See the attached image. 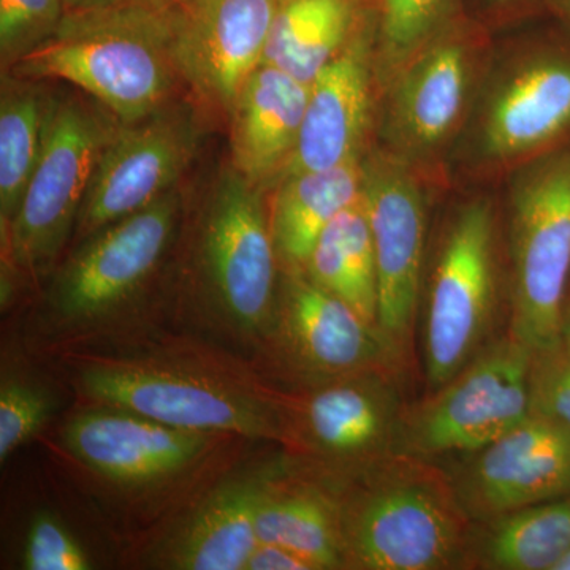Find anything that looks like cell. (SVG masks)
<instances>
[{"label": "cell", "mask_w": 570, "mask_h": 570, "mask_svg": "<svg viewBox=\"0 0 570 570\" xmlns=\"http://www.w3.org/2000/svg\"><path fill=\"white\" fill-rule=\"evenodd\" d=\"M171 0L115 2L67 11L47 40L9 69L17 80H62L121 124L171 102L179 78L170 50Z\"/></svg>", "instance_id": "obj_1"}, {"label": "cell", "mask_w": 570, "mask_h": 570, "mask_svg": "<svg viewBox=\"0 0 570 570\" xmlns=\"http://www.w3.org/2000/svg\"><path fill=\"white\" fill-rule=\"evenodd\" d=\"M469 527L449 475L404 453L376 460L367 490L341 521L346 562L366 570L464 568Z\"/></svg>", "instance_id": "obj_2"}, {"label": "cell", "mask_w": 570, "mask_h": 570, "mask_svg": "<svg viewBox=\"0 0 570 570\" xmlns=\"http://www.w3.org/2000/svg\"><path fill=\"white\" fill-rule=\"evenodd\" d=\"M510 336L534 356L561 348L570 276V151L540 157L512 194Z\"/></svg>", "instance_id": "obj_3"}, {"label": "cell", "mask_w": 570, "mask_h": 570, "mask_svg": "<svg viewBox=\"0 0 570 570\" xmlns=\"http://www.w3.org/2000/svg\"><path fill=\"white\" fill-rule=\"evenodd\" d=\"M119 126L91 97H50L39 163L9 228L11 255L22 268H47L66 245Z\"/></svg>", "instance_id": "obj_4"}, {"label": "cell", "mask_w": 570, "mask_h": 570, "mask_svg": "<svg viewBox=\"0 0 570 570\" xmlns=\"http://www.w3.org/2000/svg\"><path fill=\"white\" fill-rule=\"evenodd\" d=\"M534 354L508 336L483 347L434 395L406 411L397 453H474L530 417Z\"/></svg>", "instance_id": "obj_5"}, {"label": "cell", "mask_w": 570, "mask_h": 570, "mask_svg": "<svg viewBox=\"0 0 570 570\" xmlns=\"http://www.w3.org/2000/svg\"><path fill=\"white\" fill-rule=\"evenodd\" d=\"M497 303L493 208L474 200L453 217L431 276L423 351L433 392L489 346Z\"/></svg>", "instance_id": "obj_6"}, {"label": "cell", "mask_w": 570, "mask_h": 570, "mask_svg": "<svg viewBox=\"0 0 570 570\" xmlns=\"http://www.w3.org/2000/svg\"><path fill=\"white\" fill-rule=\"evenodd\" d=\"M198 141L193 108L168 102L130 124H121L100 157L77 232L92 236L175 190Z\"/></svg>", "instance_id": "obj_7"}, {"label": "cell", "mask_w": 570, "mask_h": 570, "mask_svg": "<svg viewBox=\"0 0 570 570\" xmlns=\"http://www.w3.org/2000/svg\"><path fill=\"white\" fill-rule=\"evenodd\" d=\"M276 9L277 0H171V58L198 99L230 112L264 63Z\"/></svg>", "instance_id": "obj_8"}, {"label": "cell", "mask_w": 570, "mask_h": 570, "mask_svg": "<svg viewBox=\"0 0 570 570\" xmlns=\"http://www.w3.org/2000/svg\"><path fill=\"white\" fill-rule=\"evenodd\" d=\"M276 255L261 186L227 168L206 213L204 261L217 298L243 328H264L272 317Z\"/></svg>", "instance_id": "obj_9"}, {"label": "cell", "mask_w": 570, "mask_h": 570, "mask_svg": "<svg viewBox=\"0 0 570 570\" xmlns=\"http://www.w3.org/2000/svg\"><path fill=\"white\" fill-rule=\"evenodd\" d=\"M362 194L376 253L377 326L403 354L422 292V190L406 160L377 156L363 164Z\"/></svg>", "instance_id": "obj_10"}, {"label": "cell", "mask_w": 570, "mask_h": 570, "mask_svg": "<svg viewBox=\"0 0 570 570\" xmlns=\"http://www.w3.org/2000/svg\"><path fill=\"white\" fill-rule=\"evenodd\" d=\"M449 475L469 519L491 521L570 494V431L524 419Z\"/></svg>", "instance_id": "obj_11"}, {"label": "cell", "mask_w": 570, "mask_h": 570, "mask_svg": "<svg viewBox=\"0 0 570 570\" xmlns=\"http://www.w3.org/2000/svg\"><path fill=\"white\" fill-rule=\"evenodd\" d=\"M175 190L89 236L56 284L67 318L96 317L132 294L167 249L178 214Z\"/></svg>", "instance_id": "obj_12"}, {"label": "cell", "mask_w": 570, "mask_h": 570, "mask_svg": "<svg viewBox=\"0 0 570 570\" xmlns=\"http://www.w3.org/2000/svg\"><path fill=\"white\" fill-rule=\"evenodd\" d=\"M82 385L112 407L178 430L277 436L272 419L258 404L197 379L140 367L96 366L85 371Z\"/></svg>", "instance_id": "obj_13"}, {"label": "cell", "mask_w": 570, "mask_h": 570, "mask_svg": "<svg viewBox=\"0 0 570 570\" xmlns=\"http://www.w3.org/2000/svg\"><path fill=\"white\" fill-rule=\"evenodd\" d=\"M474 51L466 40L439 33L395 70L387 130L397 157L436 153L459 127L471 94Z\"/></svg>", "instance_id": "obj_14"}, {"label": "cell", "mask_w": 570, "mask_h": 570, "mask_svg": "<svg viewBox=\"0 0 570 570\" xmlns=\"http://www.w3.org/2000/svg\"><path fill=\"white\" fill-rule=\"evenodd\" d=\"M570 137V55L542 52L521 62L491 94L480 149L499 164L542 157Z\"/></svg>", "instance_id": "obj_15"}, {"label": "cell", "mask_w": 570, "mask_h": 570, "mask_svg": "<svg viewBox=\"0 0 570 570\" xmlns=\"http://www.w3.org/2000/svg\"><path fill=\"white\" fill-rule=\"evenodd\" d=\"M371 67L370 41L356 32L309 86L298 142L281 178L360 159L371 116Z\"/></svg>", "instance_id": "obj_16"}, {"label": "cell", "mask_w": 570, "mask_h": 570, "mask_svg": "<svg viewBox=\"0 0 570 570\" xmlns=\"http://www.w3.org/2000/svg\"><path fill=\"white\" fill-rule=\"evenodd\" d=\"M70 452L116 482H151L189 466L205 450L204 433L178 430L135 412L91 411L63 431Z\"/></svg>", "instance_id": "obj_17"}, {"label": "cell", "mask_w": 570, "mask_h": 570, "mask_svg": "<svg viewBox=\"0 0 570 570\" xmlns=\"http://www.w3.org/2000/svg\"><path fill=\"white\" fill-rule=\"evenodd\" d=\"M396 371L347 374L313 393L305 407L311 441L341 459L376 460L397 453L406 409Z\"/></svg>", "instance_id": "obj_18"}, {"label": "cell", "mask_w": 570, "mask_h": 570, "mask_svg": "<svg viewBox=\"0 0 570 570\" xmlns=\"http://www.w3.org/2000/svg\"><path fill=\"white\" fill-rule=\"evenodd\" d=\"M285 324L296 354L321 373L341 377L400 366L403 354L381 328L309 276L292 279Z\"/></svg>", "instance_id": "obj_19"}, {"label": "cell", "mask_w": 570, "mask_h": 570, "mask_svg": "<svg viewBox=\"0 0 570 570\" xmlns=\"http://www.w3.org/2000/svg\"><path fill=\"white\" fill-rule=\"evenodd\" d=\"M309 85L262 63L236 97L230 118L232 167L264 186L283 176L294 156Z\"/></svg>", "instance_id": "obj_20"}, {"label": "cell", "mask_w": 570, "mask_h": 570, "mask_svg": "<svg viewBox=\"0 0 570 570\" xmlns=\"http://www.w3.org/2000/svg\"><path fill=\"white\" fill-rule=\"evenodd\" d=\"M362 189L360 159L281 178L272 216L277 255L294 268H305L318 236L354 204Z\"/></svg>", "instance_id": "obj_21"}, {"label": "cell", "mask_w": 570, "mask_h": 570, "mask_svg": "<svg viewBox=\"0 0 570 570\" xmlns=\"http://www.w3.org/2000/svg\"><path fill=\"white\" fill-rule=\"evenodd\" d=\"M355 0H277L264 63L313 85L356 36Z\"/></svg>", "instance_id": "obj_22"}, {"label": "cell", "mask_w": 570, "mask_h": 570, "mask_svg": "<svg viewBox=\"0 0 570 570\" xmlns=\"http://www.w3.org/2000/svg\"><path fill=\"white\" fill-rule=\"evenodd\" d=\"M305 269L314 283L377 325L376 253L363 194L322 232Z\"/></svg>", "instance_id": "obj_23"}, {"label": "cell", "mask_w": 570, "mask_h": 570, "mask_svg": "<svg viewBox=\"0 0 570 570\" xmlns=\"http://www.w3.org/2000/svg\"><path fill=\"white\" fill-rule=\"evenodd\" d=\"M264 490L236 483L209 499L175 549V568L186 570L246 569L258 546L255 515Z\"/></svg>", "instance_id": "obj_24"}, {"label": "cell", "mask_w": 570, "mask_h": 570, "mask_svg": "<svg viewBox=\"0 0 570 570\" xmlns=\"http://www.w3.org/2000/svg\"><path fill=\"white\" fill-rule=\"evenodd\" d=\"M479 564L493 570H557L570 551V494L487 521Z\"/></svg>", "instance_id": "obj_25"}, {"label": "cell", "mask_w": 570, "mask_h": 570, "mask_svg": "<svg viewBox=\"0 0 570 570\" xmlns=\"http://www.w3.org/2000/svg\"><path fill=\"white\" fill-rule=\"evenodd\" d=\"M255 532L258 543L294 550L318 570L341 568L346 562L340 517L317 491H264L255 515Z\"/></svg>", "instance_id": "obj_26"}, {"label": "cell", "mask_w": 570, "mask_h": 570, "mask_svg": "<svg viewBox=\"0 0 570 570\" xmlns=\"http://www.w3.org/2000/svg\"><path fill=\"white\" fill-rule=\"evenodd\" d=\"M50 97L33 85L9 82L0 100V216L13 223L39 163Z\"/></svg>", "instance_id": "obj_27"}, {"label": "cell", "mask_w": 570, "mask_h": 570, "mask_svg": "<svg viewBox=\"0 0 570 570\" xmlns=\"http://www.w3.org/2000/svg\"><path fill=\"white\" fill-rule=\"evenodd\" d=\"M449 6L450 0H382V55L390 69H400L439 36Z\"/></svg>", "instance_id": "obj_28"}, {"label": "cell", "mask_w": 570, "mask_h": 570, "mask_svg": "<svg viewBox=\"0 0 570 570\" xmlns=\"http://www.w3.org/2000/svg\"><path fill=\"white\" fill-rule=\"evenodd\" d=\"M66 17L62 0H0V55L11 63L47 40Z\"/></svg>", "instance_id": "obj_29"}, {"label": "cell", "mask_w": 570, "mask_h": 570, "mask_svg": "<svg viewBox=\"0 0 570 570\" xmlns=\"http://www.w3.org/2000/svg\"><path fill=\"white\" fill-rule=\"evenodd\" d=\"M52 411L51 397L22 382H7L0 389V461L29 441L45 425Z\"/></svg>", "instance_id": "obj_30"}, {"label": "cell", "mask_w": 570, "mask_h": 570, "mask_svg": "<svg viewBox=\"0 0 570 570\" xmlns=\"http://www.w3.org/2000/svg\"><path fill=\"white\" fill-rule=\"evenodd\" d=\"M24 568L29 570H88L91 561L70 532L48 513L33 519L26 540Z\"/></svg>", "instance_id": "obj_31"}, {"label": "cell", "mask_w": 570, "mask_h": 570, "mask_svg": "<svg viewBox=\"0 0 570 570\" xmlns=\"http://www.w3.org/2000/svg\"><path fill=\"white\" fill-rule=\"evenodd\" d=\"M530 415L570 431V355L562 348L534 356Z\"/></svg>", "instance_id": "obj_32"}, {"label": "cell", "mask_w": 570, "mask_h": 570, "mask_svg": "<svg viewBox=\"0 0 570 570\" xmlns=\"http://www.w3.org/2000/svg\"><path fill=\"white\" fill-rule=\"evenodd\" d=\"M247 570H318L313 561L275 543H258L246 564Z\"/></svg>", "instance_id": "obj_33"}, {"label": "cell", "mask_w": 570, "mask_h": 570, "mask_svg": "<svg viewBox=\"0 0 570 570\" xmlns=\"http://www.w3.org/2000/svg\"><path fill=\"white\" fill-rule=\"evenodd\" d=\"M561 348L570 355V298L566 299L561 321Z\"/></svg>", "instance_id": "obj_34"}, {"label": "cell", "mask_w": 570, "mask_h": 570, "mask_svg": "<svg viewBox=\"0 0 570 570\" xmlns=\"http://www.w3.org/2000/svg\"><path fill=\"white\" fill-rule=\"evenodd\" d=\"M62 2L67 13V11L80 9V7L86 6V3L91 2V0H62Z\"/></svg>", "instance_id": "obj_35"}, {"label": "cell", "mask_w": 570, "mask_h": 570, "mask_svg": "<svg viewBox=\"0 0 570 570\" xmlns=\"http://www.w3.org/2000/svg\"><path fill=\"white\" fill-rule=\"evenodd\" d=\"M115 2H156V0H91L86 6H100V3H115ZM82 6V7H86Z\"/></svg>", "instance_id": "obj_36"}, {"label": "cell", "mask_w": 570, "mask_h": 570, "mask_svg": "<svg viewBox=\"0 0 570 570\" xmlns=\"http://www.w3.org/2000/svg\"><path fill=\"white\" fill-rule=\"evenodd\" d=\"M557 570H570V551L568 554H566L564 560H562L560 564H558Z\"/></svg>", "instance_id": "obj_37"}, {"label": "cell", "mask_w": 570, "mask_h": 570, "mask_svg": "<svg viewBox=\"0 0 570 570\" xmlns=\"http://www.w3.org/2000/svg\"><path fill=\"white\" fill-rule=\"evenodd\" d=\"M569 9H570V0H569Z\"/></svg>", "instance_id": "obj_38"}]
</instances>
